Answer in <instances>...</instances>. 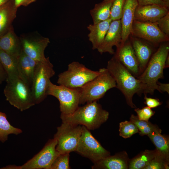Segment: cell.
Segmentation results:
<instances>
[{"mask_svg": "<svg viewBox=\"0 0 169 169\" xmlns=\"http://www.w3.org/2000/svg\"><path fill=\"white\" fill-rule=\"evenodd\" d=\"M135 111L136 113L137 117L141 120L148 121L155 114V112L151 108L145 106L142 109L136 108Z\"/></svg>", "mask_w": 169, "mask_h": 169, "instance_id": "obj_34", "label": "cell"}, {"mask_svg": "<svg viewBox=\"0 0 169 169\" xmlns=\"http://www.w3.org/2000/svg\"><path fill=\"white\" fill-rule=\"evenodd\" d=\"M156 23L160 29L169 36V13L160 18Z\"/></svg>", "mask_w": 169, "mask_h": 169, "instance_id": "obj_35", "label": "cell"}, {"mask_svg": "<svg viewBox=\"0 0 169 169\" xmlns=\"http://www.w3.org/2000/svg\"><path fill=\"white\" fill-rule=\"evenodd\" d=\"M145 104L147 106L151 108L156 107L161 104V103L156 99L148 97L146 95H145Z\"/></svg>", "mask_w": 169, "mask_h": 169, "instance_id": "obj_37", "label": "cell"}, {"mask_svg": "<svg viewBox=\"0 0 169 169\" xmlns=\"http://www.w3.org/2000/svg\"><path fill=\"white\" fill-rule=\"evenodd\" d=\"M57 141L54 138L49 140L42 149L18 169H50L57 157L60 154L56 149Z\"/></svg>", "mask_w": 169, "mask_h": 169, "instance_id": "obj_11", "label": "cell"}, {"mask_svg": "<svg viewBox=\"0 0 169 169\" xmlns=\"http://www.w3.org/2000/svg\"><path fill=\"white\" fill-rule=\"evenodd\" d=\"M114 0H103L95 5L90 10L94 24L105 21L110 18V10Z\"/></svg>", "mask_w": 169, "mask_h": 169, "instance_id": "obj_25", "label": "cell"}, {"mask_svg": "<svg viewBox=\"0 0 169 169\" xmlns=\"http://www.w3.org/2000/svg\"><path fill=\"white\" fill-rule=\"evenodd\" d=\"M168 164L169 162L159 155L157 153L154 158L144 167L143 169H168Z\"/></svg>", "mask_w": 169, "mask_h": 169, "instance_id": "obj_33", "label": "cell"}, {"mask_svg": "<svg viewBox=\"0 0 169 169\" xmlns=\"http://www.w3.org/2000/svg\"><path fill=\"white\" fill-rule=\"evenodd\" d=\"M55 74L53 65L49 57L38 62L30 87L35 104L41 103L46 97L50 79Z\"/></svg>", "mask_w": 169, "mask_h": 169, "instance_id": "obj_7", "label": "cell"}, {"mask_svg": "<svg viewBox=\"0 0 169 169\" xmlns=\"http://www.w3.org/2000/svg\"><path fill=\"white\" fill-rule=\"evenodd\" d=\"M168 13L169 8L157 5H138L135 11L134 20L156 22Z\"/></svg>", "mask_w": 169, "mask_h": 169, "instance_id": "obj_16", "label": "cell"}, {"mask_svg": "<svg viewBox=\"0 0 169 169\" xmlns=\"http://www.w3.org/2000/svg\"><path fill=\"white\" fill-rule=\"evenodd\" d=\"M23 52L38 61L45 60L44 50L50 43L49 39L38 33L22 34L19 37Z\"/></svg>", "mask_w": 169, "mask_h": 169, "instance_id": "obj_13", "label": "cell"}, {"mask_svg": "<svg viewBox=\"0 0 169 169\" xmlns=\"http://www.w3.org/2000/svg\"><path fill=\"white\" fill-rule=\"evenodd\" d=\"M138 5L150 4L158 5L168 8L169 7V0H137Z\"/></svg>", "mask_w": 169, "mask_h": 169, "instance_id": "obj_36", "label": "cell"}, {"mask_svg": "<svg viewBox=\"0 0 169 169\" xmlns=\"http://www.w3.org/2000/svg\"><path fill=\"white\" fill-rule=\"evenodd\" d=\"M106 69L116 83V88L123 94L128 105L136 108L132 101L135 94L141 96L143 88L140 81L133 75L114 56L109 60Z\"/></svg>", "mask_w": 169, "mask_h": 169, "instance_id": "obj_1", "label": "cell"}, {"mask_svg": "<svg viewBox=\"0 0 169 169\" xmlns=\"http://www.w3.org/2000/svg\"><path fill=\"white\" fill-rule=\"evenodd\" d=\"M7 78L5 71L0 62V84H1L3 81L6 80Z\"/></svg>", "mask_w": 169, "mask_h": 169, "instance_id": "obj_40", "label": "cell"}, {"mask_svg": "<svg viewBox=\"0 0 169 169\" xmlns=\"http://www.w3.org/2000/svg\"><path fill=\"white\" fill-rule=\"evenodd\" d=\"M99 70L98 76L80 88L79 104L97 101L108 90L116 88V82L106 68Z\"/></svg>", "mask_w": 169, "mask_h": 169, "instance_id": "obj_4", "label": "cell"}, {"mask_svg": "<svg viewBox=\"0 0 169 169\" xmlns=\"http://www.w3.org/2000/svg\"><path fill=\"white\" fill-rule=\"evenodd\" d=\"M130 120L134 123L139 130L141 136L148 135L153 132L161 133V130L157 125L148 121L141 120L137 116L132 114L130 118Z\"/></svg>", "mask_w": 169, "mask_h": 169, "instance_id": "obj_29", "label": "cell"}, {"mask_svg": "<svg viewBox=\"0 0 169 169\" xmlns=\"http://www.w3.org/2000/svg\"><path fill=\"white\" fill-rule=\"evenodd\" d=\"M169 67V55L167 56L164 68H166Z\"/></svg>", "mask_w": 169, "mask_h": 169, "instance_id": "obj_41", "label": "cell"}, {"mask_svg": "<svg viewBox=\"0 0 169 169\" xmlns=\"http://www.w3.org/2000/svg\"><path fill=\"white\" fill-rule=\"evenodd\" d=\"M0 49L16 58L21 53L22 47L20 39L15 33L13 26L0 37Z\"/></svg>", "mask_w": 169, "mask_h": 169, "instance_id": "obj_20", "label": "cell"}, {"mask_svg": "<svg viewBox=\"0 0 169 169\" xmlns=\"http://www.w3.org/2000/svg\"><path fill=\"white\" fill-rule=\"evenodd\" d=\"M119 131L120 136L125 139L129 138L139 132L136 125L130 120H125L120 123Z\"/></svg>", "mask_w": 169, "mask_h": 169, "instance_id": "obj_30", "label": "cell"}, {"mask_svg": "<svg viewBox=\"0 0 169 169\" xmlns=\"http://www.w3.org/2000/svg\"><path fill=\"white\" fill-rule=\"evenodd\" d=\"M0 62L6 73V81L18 78V58L10 55L0 49Z\"/></svg>", "mask_w": 169, "mask_h": 169, "instance_id": "obj_24", "label": "cell"}, {"mask_svg": "<svg viewBox=\"0 0 169 169\" xmlns=\"http://www.w3.org/2000/svg\"><path fill=\"white\" fill-rule=\"evenodd\" d=\"M17 8L13 0H9L0 7V37L12 26V23L16 17Z\"/></svg>", "mask_w": 169, "mask_h": 169, "instance_id": "obj_23", "label": "cell"}, {"mask_svg": "<svg viewBox=\"0 0 169 169\" xmlns=\"http://www.w3.org/2000/svg\"><path fill=\"white\" fill-rule=\"evenodd\" d=\"M82 125L62 122L54 136L57 141L56 149L60 154L75 151L82 132Z\"/></svg>", "mask_w": 169, "mask_h": 169, "instance_id": "obj_9", "label": "cell"}, {"mask_svg": "<svg viewBox=\"0 0 169 169\" xmlns=\"http://www.w3.org/2000/svg\"><path fill=\"white\" fill-rule=\"evenodd\" d=\"M81 136L75 151L89 158L94 163L110 155L95 139L90 130L82 125Z\"/></svg>", "mask_w": 169, "mask_h": 169, "instance_id": "obj_10", "label": "cell"}, {"mask_svg": "<svg viewBox=\"0 0 169 169\" xmlns=\"http://www.w3.org/2000/svg\"><path fill=\"white\" fill-rule=\"evenodd\" d=\"M122 41V28L120 20L112 21L103 41L97 49L101 54L108 53L114 54L113 47H118Z\"/></svg>", "mask_w": 169, "mask_h": 169, "instance_id": "obj_15", "label": "cell"}, {"mask_svg": "<svg viewBox=\"0 0 169 169\" xmlns=\"http://www.w3.org/2000/svg\"><path fill=\"white\" fill-rule=\"evenodd\" d=\"M100 73L99 70H92L78 62L74 61L68 65L67 70L59 74L57 82L70 88H81Z\"/></svg>", "mask_w": 169, "mask_h": 169, "instance_id": "obj_6", "label": "cell"}, {"mask_svg": "<svg viewBox=\"0 0 169 169\" xmlns=\"http://www.w3.org/2000/svg\"><path fill=\"white\" fill-rule=\"evenodd\" d=\"M22 132V130L11 125L7 119L5 113L0 111V141L4 143L11 134L17 135Z\"/></svg>", "mask_w": 169, "mask_h": 169, "instance_id": "obj_28", "label": "cell"}, {"mask_svg": "<svg viewBox=\"0 0 169 169\" xmlns=\"http://www.w3.org/2000/svg\"><path fill=\"white\" fill-rule=\"evenodd\" d=\"M114 56L135 77L140 74L139 64L131 42L128 39L116 47Z\"/></svg>", "mask_w": 169, "mask_h": 169, "instance_id": "obj_14", "label": "cell"}, {"mask_svg": "<svg viewBox=\"0 0 169 169\" xmlns=\"http://www.w3.org/2000/svg\"><path fill=\"white\" fill-rule=\"evenodd\" d=\"M147 136L156 147L157 154L166 161L169 162V140L167 137L161 133L153 132Z\"/></svg>", "mask_w": 169, "mask_h": 169, "instance_id": "obj_26", "label": "cell"}, {"mask_svg": "<svg viewBox=\"0 0 169 169\" xmlns=\"http://www.w3.org/2000/svg\"><path fill=\"white\" fill-rule=\"evenodd\" d=\"M38 62L26 54L22 49L18 58L17 68L19 78L30 87Z\"/></svg>", "mask_w": 169, "mask_h": 169, "instance_id": "obj_18", "label": "cell"}, {"mask_svg": "<svg viewBox=\"0 0 169 169\" xmlns=\"http://www.w3.org/2000/svg\"><path fill=\"white\" fill-rule=\"evenodd\" d=\"M168 43L161 44L151 57L143 72L136 78L141 83L144 95H153L158 89L157 82L164 77L163 70L166 59L169 55Z\"/></svg>", "mask_w": 169, "mask_h": 169, "instance_id": "obj_2", "label": "cell"}, {"mask_svg": "<svg viewBox=\"0 0 169 169\" xmlns=\"http://www.w3.org/2000/svg\"><path fill=\"white\" fill-rule=\"evenodd\" d=\"M158 90L160 93L166 92L169 94V84L168 83H162L159 81L157 82Z\"/></svg>", "mask_w": 169, "mask_h": 169, "instance_id": "obj_39", "label": "cell"}, {"mask_svg": "<svg viewBox=\"0 0 169 169\" xmlns=\"http://www.w3.org/2000/svg\"><path fill=\"white\" fill-rule=\"evenodd\" d=\"M92 169H126L128 168L129 161L125 152L110 155L95 163Z\"/></svg>", "mask_w": 169, "mask_h": 169, "instance_id": "obj_22", "label": "cell"}, {"mask_svg": "<svg viewBox=\"0 0 169 169\" xmlns=\"http://www.w3.org/2000/svg\"><path fill=\"white\" fill-rule=\"evenodd\" d=\"M109 112L94 101L79 107L73 113L61 114L62 122L84 126L89 130L99 128L108 119Z\"/></svg>", "mask_w": 169, "mask_h": 169, "instance_id": "obj_3", "label": "cell"}, {"mask_svg": "<svg viewBox=\"0 0 169 169\" xmlns=\"http://www.w3.org/2000/svg\"><path fill=\"white\" fill-rule=\"evenodd\" d=\"M111 19L110 18L95 24H90L87 28L89 31V40L93 50L97 49L102 43L109 28Z\"/></svg>", "mask_w": 169, "mask_h": 169, "instance_id": "obj_21", "label": "cell"}, {"mask_svg": "<svg viewBox=\"0 0 169 169\" xmlns=\"http://www.w3.org/2000/svg\"><path fill=\"white\" fill-rule=\"evenodd\" d=\"M9 0H0V7L8 1Z\"/></svg>", "mask_w": 169, "mask_h": 169, "instance_id": "obj_42", "label": "cell"}, {"mask_svg": "<svg viewBox=\"0 0 169 169\" xmlns=\"http://www.w3.org/2000/svg\"><path fill=\"white\" fill-rule=\"evenodd\" d=\"M131 35L143 39L155 46L169 40V36L160 29L156 22H141L134 20Z\"/></svg>", "mask_w": 169, "mask_h": 169, "instance_id": "obj_12", "label": "cell"}, {"mask_svg": "<svg viewBox=\"0 0 169 169\" xmlns=\"http://www.w3.org/2000/svg\"><path fill=\"white\" fill-rule=\"evenodd\" d=\"M125 0H114L110 10V18L112 21L120 20Z\"/></svg>", "mask_w": 169, "mask_h": 169, "instance_id": "obj_32", "label": "cell"}, {"mask_svg": "<svg viewBox=\"0 0 169 169\" xmlns=\"http://www.w3.org/2000/svg\"><path fill=\"white\" fill-rule=\"evenodd\" d=\"M16 7L18 8L21 6L26 7L35 2L37 0H13Z\"/></svg>", "mask_w": 169, "mask_h": 169, "instance_id": "obj_38", "label": "cell"}, {"mask_svg": "<svg viewBox=\"0 0 169 169\" xmlns=\"http://www.w3.org/2000/svg\"><path fill=\"white\" fill-rule=\"evenodd\" d=\"M138 5L137 0H125L120 19L122 28L121 44L125 42L131 35L135 12Z\"/></svg>", "mask_w": 169, "mask_h": 169, "instance_id": "obj_17", "label": "cell"}, {"mask_svg": "<svg viewBox=\"0 0 169 169\" xmlns=\"http://www.w3.org/2000/svg\"><path fill=\"white\" fill-rule=\"evenodd\" d=\"M47 94L54 96L58 99L61 114H71L79 107L80 88H71L63 85H57L50 81Z\"/></svg>", "mask_w": 169, "mask_h": 169, "instance_id": "obj_8", "label": "cell"}, {"mask_svg": "<svg viewBox=\"0 0 169 169\" xmlns=\"http://www.w3.org/2000/svg\"><path fill=\"white\" fill-rule=\"evenodd\" d=\"M131 42L138 61L141 74L154 53L153 48L150 43L134 37L132 38Z\"/></svg>", "mask_w": 169, "mask_h": 169, "instance_id": "obj_19", "label": "cell"}, {"mask_svg": "<svg viewBox=\"0 0 169 169\" xmlns=\"http://www.w3.org/2000/svg\"><path fill=\"white\" fill-rule=\"evenodd\" d=\"M69 154H60L54 161L50 169H70Z\"/></svg>", "mask_w": 169, "mask_h": 169, "instance_id": "obj_31", "label": "cell"}, {"mask_svg": "<svg viewBox=\"0 0 169 169\" xmlns=\"http://www.w3.org/2000/svg\"><path fill=\"white\" fill-rule=\"evenodd\" d=\"M3 93L6 100L21 111L35 105L30 86L19 78L6 81Z\"/></svg>", "mask_w": 169, "mask_h": 169, "instance_id": "obj_5", "label": "cell"}, {"mask_svg": "<svg viewBox=\"0 0 169 169\" xmlns=\"http://www.w3.org/2000/svg\"><path fill=\"white\" fill-rule=\"evenodd\" d=\"M156 150H146L140 153L129 162L130 169H143L144 167L155 156Z\"/></svg>", "mask_w": 169, "mask_h": 169, "instance_id": "obj_27", "label": "cell"}]
</instances>
